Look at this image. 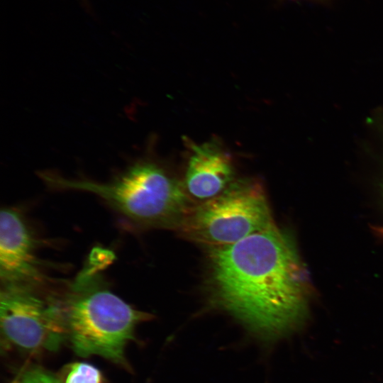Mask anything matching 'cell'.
Listing matches in <instances>:
<instances>
[{
  "mask_svg": "<svg viewBox=\"0 0 383 383\" xmlns=\"http://www.w3.org/2000/svg\"><path fill=\"white\" fill-rule=\"evenodd\" d=\"M209 252L213 302L260 339H276L305 318L309 277L293 240L275 225Z\"/></svg>",
  "mask_w": 383,
  "mask_h": 383,
  "instance_id": "cell-1",
  "label": "cell"
},
{
  "mask_svg": "<svg viewBox=\"0 0 383 383\" xmlns=\"http://www.w3.org/2000/svg\"><path fill=\"white\" fill-rule=\"evenodd\" d=\"M113 258L109 250L95 249L75 278L52 295L66 340L78 355H99L126 366L125 348L136 326L152 316L109 289L101 272Z\"/></svg>",
  "mask_w": 383,
  "mask_h": 383,
  "instance_id": "cell-2",
  "label": "cell"
},
{
  "mask_svg": "<svg viewBox=\"0 0 383 383\" xmlns=\"http://www.w3.org/2000/svg\"><path fill=\"white\" fill-rule=\"evenodd\" d=\"M39 177L52 189L99 196L135 227L176 226L190 207L184 185L158 162L148 157L132 162L106 182L68 179L47 170L41 171Z\"/></svg>",
  "mask_w": 383,
  "mask_h": 383,
  "instance_id": "cell-3",
  "label": "cell"
},
{
  "mask_svg": "<svg viewBox=\"0 0 383 383\" xmlns=\"http://www.w3.org/2000/svg\"><path fill=\"white\" fill-rule=\"evenodd\" d=\"M274 225L262 185L243 179L189 207L177 227L186 238L211 248L237 243Z\"/></svg>",
  "mask_w": 383,
  "mask_h": 383,
  "instance_id": "cell-4",
  "label": "cell"
},
{
  "mask_svg": "<svg viewBox=\"0 0 383 383\" xmlns=\"http://www.w3.org/2000/svg\"><path fill=\"white\" fill-rule=\"evenodd\" d=\"M0 323L6 343L23 352L55 351L66 340L52 292L42 287L1 284Z\"/></svg>",
  "mask_w": 383,
  "mask_h": 383,
  "instance_id": "cell-5",
  "label": "cell"
},
{
  "mask_svg": "<svg viewBox=\"0 0 383 383\" xmlns=\"http://www.w3.org/2000/svg\"><path fill=\"white\" fill-rule=\"evenodd\" d=\"M35 240L22 214L5 208L0 216L1 284L45 287L46 276L35 254Z\"/></svg>",
  "mask_w": 383,
  "mask_h": 383,
  "instance_id": "cell-6",
  "label": "cell"
},
{
  "mask_svg": "<svg viewBox=\"0 0 383 383\" xmlns=\"http://www.w3.org/2000/svg\"><path fill=\"white\" fill-rule=\"evenodd\" d=\"M231 159L213 142L192 144L184 189L194 199L206 201L223 192L233 179Z\"/></svg>",
  "mask_w": 383,
  "mask_h": 383,
  "instance_id": "cell-7",
  "label": "cell"
},
{
  "mask_svg": "<svg viewBox=\"0 0 383 383\" xmlns=\"http://www.w3.org/2000/svg\"><path fill=\"white\" fill-rule=\"evenodd\" d=\"M60 378L62 383H106L101 372L87 362L69 365Z\"/></svg>",
  "mask_w": 383,
  "mask_h": 383,
  "instance_id": "cell-8",
  "label": "cell"
},
{
  "mask_svg": "<svg viewBox=\"0 0 383 383\" xmlns=\"http://www.w3.org/2000/svg\"><path fill=\"white\" fill-rule=\"evenodd\" d=\"M17 383H62L60 377L40 367H32L25 371Z\"/></svg>",
  "mask_w": 383,
  "mask_h": 383,
  "instance_id": "cell-9",
  "label": "cell"
}]
</instances>
